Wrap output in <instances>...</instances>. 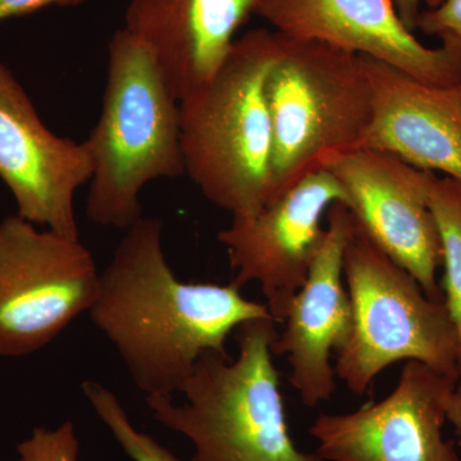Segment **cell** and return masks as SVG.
<instances>
[{
  "mask_svg": "<svg viewBox=\"0 0 461 461\" xmlns=\"http://www.w3.org/2000/svg\"><path fill=\"white\" fill-rule=\"evenodd\" d=\"M276 32L264 86L272 126L269 202L360 149L373 114L362 54Z\"/></svg>",
  "mask_w": 461,
  "mask_h": 461,
  "instance_id": "5b68a950",
  "label": "cell"
},
{
  "mask_svg": "<svg viewBox=\"0 0 461 461\" xmlns=\"http://www.w3.org/2000/svg\"><path fill=\"white\" fill-rule=\"evenodd\" d=\"M456 382L409 360L393 393L346 414H321L312 424L315 453L326 461H459L444 438L447 399Z\"/></svg>",
  "mask_w": 461,
  "mask_h": 461,
  "instance_id": "30bf717a",
  "label": "cell"
},
{
  "mask_svg": "<svg viewBox=\"0 0 461 461\" xmlns=\"http://www.w3.org/2000/svg\"><path fill=\"white\" fill-rule=\"evenodd\" d=\"M259 0H131L124 29L150 50L180 102L223 65Z\"/></svg>",
  "mask_w": 461,
  "mask_h": 461,
  "instance_id": "9a60e30c",
  "label": "cell"
},
{
  "mask_svg": "<svg viewBox=\"0 0 461 461\" xmlns=\"http://www.w3.org/2000/svg\"><path fill=\"white\" fill-rule=\"evenodd\" d=\"M83 393L124 453L135 461H181L156 438L136 429L120 400L104 384L85 381Z\"/></svg>",
  "mask_w": 461,
  "mask_h": 461,
  "instance_id": "e0dca14e",
  "label": "cell"
},
{
  "mask_svg": "<svg viewBox=\"0 0 461 461\" xmlns=\"http://www.w3.org/2000/svg\"><path fill=\"white\" fill-rule=\"evenodd\" d=\"M363 58L373 114L360 149L387 151L461 182V83L424 84L381 60Z\"/></svg>",
  "mask_w": 461,
  "mask_h": 461,
  "instance_id": "5bb4252c",
  "label": "cell"
},
{
  "mask_svg": "<svg viewBox=\"0 0 461 461\" xmlns=\"http://www.w3.org/2000/svg\"><path fill=\"white\" fill-rule=\"evenodd\" d=\"M85 144L93 165L86 217L98 226L126 230L142 218L149 182L185 175L180 102L156 58L124 27L109 42L102 111Z\"/></svg>",
  "mask_w": 461,
  "mask_h": 461,
  "instance_id": "7a4b0ae2",
  "label": "cell"
},
{
  "mask_svg": "<svg viewBox=\"0 0 461 461\" xmlns=\"http://www.w3.org/2000/svg\"><path fill=\"white\" fill-rule=\"evenodd\" d=\"M91 175L85 141L51 132L23 85L0 62V178L16 200L17 215L58 235L80 239L75 195Z\"/></svg>",
  "mask_w": 461,
  "mask_h": 461,
  "instance_id": "8fae6325",
  "label": "cell"
},
{
  "mask_svg": "<svg viewBox=\"0 0 461 461\" xmlns=\"http://www.w3.org/2000/svg\"><path fill=\"white\" fill-rule=\"evenodd\" d=\"M273 318L236 330L239 357L209 351L173 397H145L154 420L186 437L193 461H323L299 450L288 429L280 375L273 363Z\"/></svg>",
  "mask_w": 461,
  "mask_h": 461,
  "instance_id": "277c9868",
  "label": "cell"
},
{
  "mask_svg": "<svg viewBox=\"0 0 461 461\" xmlns=\"http://www.w3.org/2000/svg\"><path fill=\"white\" fill-rule=\"evenodd\" d=\"M336 203L348 208V194L323 169L297 181L258 213L232 215L230 226L218 233L235 272L230 284H259L276 323H284L294 296L304 286L326 230L323 217Z\"/></svg>",
  "mask_w": 461,
  "mask_h": 461,
  "instance_id": "ba28073f",
  "label": "cell"
},
{
  "mask_svg": "<svg viewBox=\"0 0 461 461\" xmlns=\"http://www.w3.org/2000/svg\"><path fill=\"white\" fill-rule=\"evenodd\" d=\"M354 230L350 209L342 203L330 206L308 278L288 306L284 330L273 341V355H287L288 381L309 408L330 402L335 393L332 355L345 348L353 330L344 257Z\"/></svg>",
  "mask_w": 461,
  "mask_h": 461,
  "instance_id": "4fadbf2b",
  "label": "cell"
},
{
  "mask_svg": "<svg viewBox=\"0 0 461 461\" xmlns=\"http://www.w3.org/2000/svg\"><path fill=\"white\" fill-rule=\"evenodd\" d=\"M256 14L284 35L381 60L424 84L461 83V36L426 47L403 25L393 0H259Z\"/></svg>",
  "mask_w": 461,
  "mask_h": 461,
  "instance_id": "7c38bea8",
  "label": "cell"
},
{
  "mask_svg": "<svg viewBox=\"0 0 461 461\" xmlns=\"http://www.w3.org/2000/svg\"><path fill=\"white\" fill-rule=\"evenodd\" d=\"M344 277L353 330L336 355L335 371L348 391L364 395L379 373L402 360L426 364L457 384V336L444 300L430 299L357 223L345 250Z\"/></svg>",
  "mask_w": 461,
  "mask_h": 461,
  "instance_id": "8992f818",
  "label": "cell"
},
{
  "mask_svg": "<svg viewBox=\"0 0 461 461\" xmlns=\"http://www.w3.org/2000/svg\"><path fill=\"white\" fill-rule=\"evenodd\" d=\"M163 227L142 217L126 230L87 313L147 397L175 396L203 355L226 354L241 324L273 318L235 285L181 281L167 260Z\"/></svg>",
  "mask_w": 461,
  "mask_h": 461,
  "instance_id": "6da1fadb",
  "label": "cell"
},
{
  "mask_svg": "<svg viewBox=\"0 0 461 461\" xmlns=\"http://www.w3.org/2000/svg\"><path fill=\"white\" fill-rule=\"evenodd\" d=\"M329 171L345 187L348 209L364 235L411 273L430 299L444 300L437 282L441 239L429 208L435 172L366 148L339 158Z\"/></svg>",
  "mask_w": 461,
  "mask_h": 461,
  "instance_id": "9c48e42d",
  "label": "cell"
},
{
  "mask_svg": "<svg viewBox=\"0 0 461 461\" xmlns=\"http://www.w3.org/2000/svg\"><path fill=\"white\" fill-rule=\"evenodd\" d=\"M429 208L435 217L442 247V293L457 336L456 391L461 393V182L433 173Z\"/></svg>",
  "mask_w": 461,
  "mask_h": 461,
  "instance_id": "2e32d148",
  "label": "cell"
},
{
  "mask_svg": "<svg viewBox=\"0 0 461 461\" xmlns=\"http://www.w3.org/2000/svg\"><path fill=\"white\" fill-rule=\"evenodd\" d=\"M21 461H78L80 444L71 420L57 429H36L17 446Z\"/></svg>",
  "mask_w": 461,
  "mask_h": 461,
  "instance_id": "ac0fdd59",
  "label": "cell"
},
{
  "mask_svg": "<svg viewBox=\"0 0 461 461\" xmlns=\"http://www.w3.org/2000/svg\"><path fill=\"white\" fill-rule=\"evenodd\" d=\"M85 0H0V21L23 16L48 5H75Z\"/></svg>",
  "mask_w": 461,
  "mask_h": 461,
  "instance_id": "ffe728a7",
  "label": "cell"
},
{
  "mask_svg": "<svg viewBox=\"0 0 461 461\" xmlns=\"http://www.w3.org/2000/svg\"><path fill=\"white\" fill-rule=\"evenodd\" d=\"M397 14L402 18L403 25L411 32L417 30L418 17L420 14V5L423 0H393Z\"/></svg>",
  "mask_w": 461,
  "mask_h": 461,
  "instance_id": "44dd1931",
  "label": "cell"
},
{
  "mask_svg": "<svg viewBox=\"0 0 461 461\" xmlns=\"http://www.w3.org/2000/svg\"><path fill=\"white\" fill-rule=\"evenodd\" d=\"M277 32L256 29L235 41L217 74L180 100L185 175L212 204L258 213L271 199L272 126L266 78Z\"/></svg>",
  "mask_w": 461,
  "mask_h": 461,
  "instance_id": "3957f363",
  "label": "cell"
},
{
  "mask_svg": "<svg viewBox=\"0 0 461 461\" xmlns=\"http://www.w3.org/2000/svg\"><path fill=\"white\" fill-rule=\"evenodd\" d=\"M323 461H326V460H323Z\"/></svg>",
  "mask_w": 461,
  "mask_h": 461,
  "instance_id": "603a6c76",
  "label": "cell"
},
{
  "mask_svg": "<svg viewBox=\"0 0 461 461\" xmlns=\"http://www.w3.org/2000/svg\"><path fill=\"white\" fill-rule=\"evenodd\" d=\"M426 11L418 17L417 29L441 38L461 36V0H423Z\"/></svg>",
  "mask_w": 461,
  "mask_h": 461,
  "instance_id": "d6986e66",
  "label": "cell"
},
{
  "mask_svg": "<svg viewBox=\"0 0 461 461\" xmlns=\"http://www.w3.org/2000/svg\"><path fill=\"white\" fill-rule=\"evenodd\" d=\"M447 420L453 424L457 445L461 447V393L456 390L447 399Z\"/></svg>",
  "mask_w": 461,
  "mask_h": 461,
  "instance_id": "7402d4cb",
  "label": "cell"
},
{
  "mask_svg": "<svg viewBox=\"0 0 461 461\" xmlns=\"http://www.w3.org/2000/svg\"><path fill=\"white\" fill-rule=\"evenodd\" d=\"M100 273L80 242L20 215L0 222V355L26 357L89 313Z\"/></svg>",
  "mask_w": 461,
  "mask_h": 461,
  "instance_id": "52a82bcc",
  "label": "cell"
}]
</instances>
